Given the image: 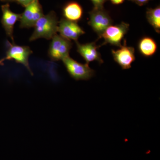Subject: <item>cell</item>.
<instances>
[{"mask_svg":"<svg viewBox=\"0 0 160 160\" xmlns=\"http://www.w3.org/2000/svg\"><path fill=\"white\" fill-rule=\"evenodd\" d=\"M58 23L56 14L54 11L43 15L33 26L34 31L29 38V41L32 42L42 38L51 39L57 33Z\"/></svg>","mask_w":160,"mask_h":160,"instance_id":"6da1fadb","label":"cell"},{"mask_svg":"<svg viewBox=\"0 0 160 160\" xmlns=\"http://www.w3.org/2000/svg\"><path fill=\"white\" fill-rule=\"evenodd\" d=\"M67 71L71 78L76 81L88 80L94 76L95 71L89 64H82L68 56L62 60Z\"/></svg>","mask_w":160,"mask_h":160,"instance_id":"7a4b0ae2","label":"cell"},{"mask_svg":"<svg viewBox=\"0 0 160 160\" xmlns=\"http://www.w3.org/2000/svg\"><path fill=\"white\" fill-rule=\"evenodd\" d=\"M51 40L48 55L52 61H62L69 56V52L72 46L71 41L57 34L55 35Z\"/></svg>","mask_w":160,"mask_h":160,"instance_id":"3957f363","label":"cell"},{"mask_svg":"<svg viewBox=\"0 0 160 160\" xmlns=\"http://www.w3.org/2000/svg\"><path fill=\"white\" fill-rule=\"evenodd\" d=\"M6 44L7 49L6 60H13L17 63L22 64L28 69L31 75H33L29 62V56L32 54V51L29 46H19L14 42L11 43L9 41H7Z\"/></svg>","mask_w":160,"mask_h":160,"instance_id":"277c9868","label":"cell"},{"mask_svg":"<svg viewBox=\"0 0 160 160\" xmlns=\"http://www.w3.org/2000/svg\"><path fill=\"white\" fill-rule=\"evenodd\" d=\"M89 14L88 24L100 38L105 30L112 24L111 17L104 8H93Z\"/></svg>","mask_w":160,"mask_h":160,"instance_id":"5b68a950","label":"cell"},{"mask_svg":"<svg viewBox=\"0 0 160 160\" xmlns=\"http://www.w3.org/2000/svg\"><path fill=\"white\" fill-rule=\"evenodd\" d=\"M129 24L122 22L118 25H110L103 32L101 38L104 40L102 45L109 44L121 47L124 37L129 30Z\"/></svg>","mask_w":160,"mask_h":160,"instance_id":"8992f818","label":"cell"},{"mask_svg":"<svg viewBox=\"0 0 160 160\" xmlns=\"http://www.w3.org/2000/svg\"><path fill=\"white\" fill-rule=\"evenodd\" d=\"M44 15L42 7L39 0H35L25 7L20 19L21 28H30L33 27L37 22Z\"/></svg>","mask_w":160,"mask_h":160,"instance_id":"52a82bcc","label":"cell"},{"mask_svg":"<svg viewBox=\"0 0 160 160\" xmlns=\"http://www.w3.org/2000/svg\"><path fill=\"white\" fill-rule=\"evenodd\" d=\"M112 54L115 62L118 63L123 69H128L135 60L134 48L127 46L126 40L124 44L118 50H112Z\"/></svg>","mask_w":160,"mask_h":160,"instance_id":"ba28073f","label":"cell"},{"mask_svg":"<svg viewBox=\"0 0 160 160\" xmlns=\"http://www.w3.org/2000/svg\"><path fill=\"white\" fill-rule=\"evenodd\" d=\"M58 32L65 38L71 41L73 40L75 42L78 41L79 38L85 33V32L78 22H71L64 18L59 22Z\"/></svg>","mask_w":160,"mask_h":160,"instance_id":"9c48e42d","label":"cell"},{"mask_svg":"<svg viewBox=\"0 0 160 160\" xmlns=\"http://www.w3.org/2000/svg\"><path fill=\"white\" fill-rule=\"evenodd\" d=\"M2 12L1 23L7 36L12 40V42H14L13 39V29L14 25L18 21H19L21 14L15 13L12 11L9 4H6L2 6Z\"/></svg>","mask_w":160,"mask_h":160,"instance_id":"30bf717a","label":"cell"},{"mask_svg":"<svg viewBox=\"0 0 160 160\" xmlns=\"http://www.w3.org/2000/svg\"><path fill=\"white\" fill-rule=\"evenodd\" d=\"M77 52L86 61V63L97 61L99 64H102L104 61L98 52L101 46H98L95 42L82 44L78 41L75 42Z\"/></svg>","mask_w":160,"mask_h":160,"instance_id":"8fae6325","label":"cell"},{"mask_svg":"<svg viewBox=\"0 0 160 160\" xmlns=\"http://www.w3.org/2000/svg\"><path fill=\"white\" fill-rule=\"evenodd\" d=\"M62 12L64 18L78 22L82 18L83 9L77 2L72 1L66 3L64 6Z\"/></svg>","mask_w":160,"mask_h":160,"instance_id":"7c38bea8","label":"cell"},{"mask_svg":"<svg viewBox=\"0 0 160 160\" xmlns=\"http://www.w3.org/2000/svg\"><path fill=\"white\" fill-rule=\"evenodd\" d=\"M138 49L143 56L150 57L155 54L158 49L157 44L152 38L144 37L139 41Z\"/></svg>","mask_w":160,"mask_h":160,"instance_id":"4fadbf2b","label":"cell"},{"mask_svg":"<svg viewBox=\"0 0 160 160\" xmlns=\"http://www.w3.org/2000/svg\"><path fill=\"white\" fill-rule=\"evenodd\" d=\"M147 21L158 33L160 32V7L148 8L146 12Z\"/></svg>","mask_w":160,"mask_h":160,"instance_id":"5bb4252c","label":"cell"},{"mask_svg":"<svg viewBox=\"0 0 160 160\" xmlns=\"http://www.w3.org/2000/svg\"><path fill=\"white\" fill-rule=\"evenodd\" d=\"M93 4L94 8H104V5L108 0H90Z\"/></svg>","mask_w":160,"mask_h":160,"instance_id":"9a60e30c","label":"cell"},{"mask_svg":"<svg viewBox=\"0 0 160 160\" xmlns=\"http://www.w3.org/2000/svg\"><path fill=\"white\" fill-rule=\"evenodd\" d=\"M35 0H15V1L17 2L19 4L25 7L31 4Z\"/></svg>","mask_w":160,"mask_h":160,"instance_id":"2e32d148","label":"cell"},{"mask_svg":"<svg viewBox=\"0 0 160 160\" xmlns=\"http://www.w3.org/2000/svg\"><path fill=\"white\" fill-rule=\"evenodd\" d=\"M129 1L137 4L139 6H142L146 5L151 0H129Z\"/></svg>","mask_w":160,"mask_h":160,"instance_id":"e0dca14e","label":"cell"},{"mask_svg":"<svg viewBox=\"0 0 160 160\" xmlns=\"http://www.w3.org/2000/svg\"><path fill=\"white\" fill-rule=\"evenodd\" d=\"M110 1L113 5H119L124 3L125 0H110Z\"/></svg>","mask_w":160,"mask_h":160,"instance_id":"ac0fdd59","label":"cell"},{"mask_svg":"<svg viewBox=\"0 0 160 160\" xmlns=\"http://www.w3.org/2000/svg\"><path fill=\"white\" fill-rule=\"evenodd\" d=\"M5 61H6L5 58H3L0 60V66H3V65H4V62Z\"/></svg>","mask_w":160,"mask_h":160,"instance_id":"d6986e66","label":"cell"},{"mask_svg":"<svg viewBox=\"0 0 160 160\" xmlns=\"http://www.w3.org/2000/svg\"><path fill=\"white\" fill-rule=\"evenodd\" d=\"M2 1H15V0H1Z\"/></svg>","mask_w":160,"mask_h":160,"instance_id":"ffe728a7","label":"cell"}]
</instances>
